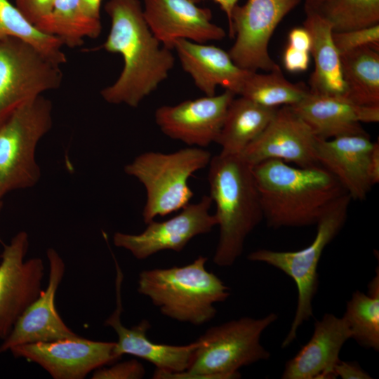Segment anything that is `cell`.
Returning a JSON list of instances; mask_svg holds the SVG:
<instances>
[{"label":"cell","instance_id":"obj_1","mask_svg":"<svg viewBox=\"0 0 379 379\" xmlns=\"http://www.w3.org/2000/svg\"><path fill=\"white\" fill-rule=\"evenodd\" d=\"M105 9L111 27L102 48L120 54L124 67L100 94L109 104L137 107L168 77L175 57L149 29L139 0H109Z\"/></svg>","mask_w":379,"mask_h":379},{"label":"cell","instance_id":"obj_2","mask_svg":"<svg viewBox=\"0 0 379 379\" xmlns=\"http://www.w3.org/2000/svg\"><path fill=\"white\" fill-rule=\"evenodd\" d=\"M252 169L263 218L274 229L316 225L327 208L347 194L320 165L295 167L267 160Z\"/></svg>","mask_w":379,"mask_h":379},{"label":"cell","instance_id":"obj_3","mask_svg":"<svg viewBox=\"0 0 379 379\" xmlns=\"http://www.w3.org/2000/svg\"><path fill=\"white\" fill-rule=\"evenodd\" d=\"M208 180L220 235L213 255L220 267L232 266L243 253L248 234L263 218L253 166L241 155L211 157Z\"/></svg>","mask_w":379,"mask_h":379},{"label":"cell","instance_id":"obj_4","mask_svg":"<svg viewBox=\"0 0 379 379\" xmlns=\"http://www.w3.org/2000/svg\"><path fill=\"white\" fill-rule=\"evenodd\" d=\"M207 260L199 255L185 266L143 270L138 291L167 317L195 326L206 324L216 314L214 305L230 295V288L206 268Z\"/></svg>","mask_w":379,"mask_h":379},{"label":"cell","instance_id":"obj_5","mask_svg":"<svg viewBox=\"0 0 379 379\" xmlns=\"http://www.w3.org/2000/svg\"><path fill=\"white\" fill-rule=\"evenodd\" d=\"M277 318V314L271 312L262 318L244 317L212 326L197 340L199 345L186 371L169 372L156 369L152 378H240V368L270 357L260 338Z\"/></svg>","mask_w":379,"mask_h":379},{"label":"cell","instance_id":"obj_6","mask_svg":"<svg viewBox=\"0 0 379 379\" xmlns=\"http://www.w3.org/2000/svg\"><path fill=\"white\" fill-rule=\"evenodd\" d=\"M211 157V153L201 147H188L171 153L145 152L126 164L125 173L136 178L146 190L142 212L145 223L189 204L194 193L188 179L206 168Z\"/></svg>","mask_w":379,"mask_h":379},{"label":"cell","instance_id":"obj_7","mask_svg":"<svg viewBox=\"0 0 379 379\" xmlns=\"http://www.w3.org/2000/svg\"><path fill=\"white\" fill-rule=\"evenodd\" d=\"M351 199L347 194H344L327 208L316 224L314 240L305 248L295 251L262 248L251 252L247 257L251 261L263 262L282 271L296 285V310L290 329L282 342V348L295 340L300 326L313 316L312 302L319 285V262L325 248L343 228Z\"/></svg>","mask_w":379,"mask_h":379},{"label":"cell","instance_id":"obj_8","mask_svg":"<svg viewBox=\"0 0 379 379\" xmlns=\"http://www.w3.org/2000/svg\"><path fill=\"white\" fill-rule=\"evenodd\" d=\"M52 103L40 95L15 109L0 124V200L40 180L37 145L53 124Z\"/></svg>","mask_w":379,"mask_h":379},{"label":"cell","instance_id":"obj_9","mask_svg":"<svg viewBox=\"0 0 379 379\" xmlns=\"http://www.w3.org/2000/svg\"><path fill=\"white\" fill-rule=\"evenodd\" d=\"M60 66L15 37L0 41V124L18 107L60 88Z\"/></svg>","mask_w":379,"mask_h":379},{"label":"cell","instance_id":"obj_10","mask_svg":"<svg viewBox=\"0 0 379 379\" xmlns=\"http://www.w3.org/2000/svg\"><path fill=\"white\" fill-rule=\"evenodd\" d=\"M300 0H248L237 4L228 23L229 34L235 41L228 52L240 68L270 72L278 65L270 58V38L282 19Z\"/></svg>","mask_w":379,"mask_h":379},{"label":"cell","instance_id":"obj_11","mask_svg":"<svg viewBox=\"0 0 379 379\" xmlns=\"http://www.w3.org/2000/svg\"><path fill=\"white\" fill-rule=\"evenodd\" d=\"M29 237L17 233L0 255V339L11 332L24 311L39 297L44 276V264L39 258L25 260Z\"/></svg>","mask_w":379,"mask_h":379},{"label":"cell","instance_id":"obj_12","mask_svg":"<svg viewBox=\"0 0 379 379\" xmlns=\"http://www.w3.org/2000/svg\"><path fill=\"white\" fill-rule=\"evenodd\" d=\"M212 203L209 195H204L197 203L187 204L168 220L151 221L140 234L115 232L113 243L138 260L166 250L180 252L194 237L210 232L217 225L215 215L209 213Z\"/></svg>","mask_w":379,"mask_h":379},{"label":"cell","instance_id":"obj_13","mask_svg":"<svg viewBox=\"0 0 379 379\" xmlns=\"http://www.w3.org/2000/svg\"><path fill=\"white\" fill-rule=\"evenodd\" d=\"M115 342L95 341L76 335L49 342L13 347L15 357L37 364L55 379H83L117 359Z\"/></svg>","mask_w":379,"mask_h":379},{"label":"cell","instance_id":"obj_14","mask_svg":"<svg viewBox=\"0 0 379 379\" xmlns=\"http://www.w3.org/2000/svg\"><path fill=\"white\" fill-rule=\"evenodd\" d=\"M236 95L229 91L175 105H163L154 113L155 123L168 138L190 147H206L215 142L230 104Z\"/></svg>","mask_w":379,"mask_h":379},{"label":"cell","instance_id":"obj_15","mask_svg":"<svg viewBox=\"0 0 379 379\" xmlns=\"http://www.w3.org/2000/svg\"><path fill=\"white\" fill-rule=\"evenodd\" d=\"M317 138L291 106H282L241 156L252 166L267 160L300 167L316 166L319 165L315 156Z\"/></svg>","mask_w":379,"mask_h":379},{"label":"cell","instance_id":"obj_16","mask_svg":"<svg viewBox=\"0 0 379 379\" xmlns=\"http://www.w3.org/2000/svg\"><path fill=\"white\" fill-rule=\"evenodd\" d=\"M145 21L161 45L170 50L175 41L205 44L219 41L225 30L211 22L212 13L199 6L202 0H142Z\"/></svg>","mask_w":379,"mask_h":379},{"label":"cell","instance_id":"obj_17","mask_svg":"<svg viewBox=\"0 0 379 379\" xmlns=\"http://www.w3.org/2000/svg\"><path fill=\"white\" fill-rule=\"evenodd\" d=\"M46 256L49 264L48 285L18 318L0 345V353L24 344L49 342L77 335L65 324L55 307V295L65 274V264L54 248H48Z\"/></svg>","mask_w":379,"mask_h":379},{"label":"cell","instance_id":"obj_18","mask_svg":"<svg viewBox=\"0 0 379 379\" xmlns=\"http://www.w3.org/2000/svg\"><path fill=\"white\" fill-rule=\"evenodd\" d=\"M115 265L116 307L105 321V325L112 328L118 337L114 349V355L117 359L126 354L133 355L149 361L159 370L169 372L186 371L199 345L197 340L185 345L159 344L151 341L147 337V332L150 328L147 320H142L131 328H127L122 324L121 286L124 276L116 260Z\"/></svg>","mask_w":379,"mask_h":379},{"label":"cell","instance_id":"obj_19","mask_svg":"<svg viewBox=\"0 0 379 379\" xmlns=\"http://www.w3.org/2000/svg\"><path fill=\"white\" fill-rule=\"evenodd\" d=\"M291 107L320 139L366 135L361 123L379 121V105H359L343 96L309 91L302 100Z\"/></svg>","mask_w":379,"mask_h":379},{"label":"cell","instance_id":"obj_20","mask_svg":"<svg viewBox=\"0 0 379 379\" xmlns=\"http://www.w3.org/2000/svg\"><path fill=\"white\" fill-rule=\"evenodd\" d=\"M373 145L368 134L331 139L317 138L316 159L352 199L364 201L373 187L368 175V161Z\"/></svg>","mask_w":379,"mask_h":379},{"label":"cell","instance_id":"obj_21","mask_svg":"<svg viewBox=\"0 0 379 379\" xmlns=\"http://www.w3.org/2000/svg\"><path fill=\"white\" fill-rule=\"evenodd\" d=\"M350 338V331L343 317L324 314L315 321L309 341L286 361L281 378H335L333 369L340 360V350Z\"/></svg>","mask_w":379,"mask_h":379},{"label":"cell","instance_id":"obj_22","mask_svg":"<svg viewBox=\"0 0 379 379\" xmlns=\"http://www.w3.org/2000/svg\"><path fill=\"white\" fill-rule=\"evenodd\" d=\"M173 49L183 70L206 95H215L218 86L239 95L249 71L238 67L228 53L213 45L186 39L175 41Z\"/></svg>","mask_w":379,"mask_h":379},{"label":"cell","instance_id":"obj_23","mask_svg":"<svg viewBox=\"0 0 379 379\" xmlns=\"http://www.w3.org/2000/svg\"><path fill=\"white\" fill-rule=\"evenodd\" d=\"M306 19L303 27L311 36L310 54L314 69L309 79V91L312 93L344 97L340 55L333 39L331 24L318 11L305 8Z\"/></svg>","mask_w":379,"mask_h":379},{"label":"cell","instance_id":"obj_24","mask_svg":"<svg viewBox=\"0 0 379 379\" xmlns=\"http://www.w3.org/2000/svg\"><path fill=\"white\" fill-rule=\"evenodd\" d=\"M278 108L260 105L244 97L234 98L216 140L220 153L241 155L266 128Z\"/></svg>","mask_w":379,"mask_h":379},{"label":"cell","instance_id":"obj_25","mask_svg":"<svg viewBox=\"0 0 379 379\" xmlns=\"http://www.w3.org/2000/svg\"><path fill=\"white\" fill-rule=\"evenodd\" d=\"M344 98L364 106L379 105V53L364 46L340 54Z\"/></svg>","mask_w":379,"mask_h":379},{"label":"cell","instance_id":"obj_26","mask_svg":"<svg viewBox=\"0 0 379 379\" xmlns=\"http://www.w3.org/2000/svg\"><path fill=\"white\" fill-rule=\"evenodd\" d=\"M36 27L69 48L81 46L86 37L97 38L102 30L100 20L84 13L81 0H55L50 15Z\"/></svg>","mask_w":379,"mask_h":379},{"label":"cell","instance_id":"obj_27","mask_svg":"<svg viewBox=\"0 0 379 379\" xmlns=\"http://www.w3.org/2000/svg\"><path fill=\"white\" fill-rule=\"evenodd\" d=\"M351 338L366 349L379 350V272L368 285L367 294L354 291L342 317Z\"/></svg>","mask_w":379,"mask_h":379},{"label":"cell","instance_id":"obj_28","mask_svg":"<svg viewBox=\"0 0 379 379\" xmlns=\"http://www.w3.org/2000/svg\"><path fill=\"white\" fill-rule=\"evenodd\" d=\"M267 72L249 71L239 95L263 107L279 108L299 102L310 91L304 84L287 80L279 65Z\"/></svg>","mask_w":379,"mask_h":379},{"label":"cell","instance_id":"obj_29","mask_svg":"<svg viewBox=\"0 0 379 379\" xmlns=\"http://www.w3.org/2000/svg\"><path fill=\"white\" fill-rule=\"evenodd\" d=\"M6 37H15L31 44L59 66L67 61L58 38L40 31L9 0H0V41Z\"/></svg>","mask_w":379,"mask_h":379},{"label":"cell","instance_id":"obj_30","mask_svg":"<svg viewBox=\"0 0 379 379\" xmlns=\"http://www.w3.org/2000/svg\"><path fill=\"white\" fill-rule=\"evenodd\" d=\"M312 9L331 24L333 32L379 25V0H328Z\"/></svg>","mask_w":379,"mask_h":379},{"label":"cell","instance_id":"obj_31","mask_svg":"<svg viewBox=\"0 0 379 379\" xmlns=\"http://www.w3.org/2000/svg\"><path fill=\"white\" fill-rule=\"evenodd\" d=\"M333 39L340 55L364 46L378 51L379 25L345 32H333Z\"/></svg>","mask_w":379,"mask_h":379},{"label":"cell","instance_id":"obj_32","mask_svg":"<svg viewBox=\"0 0 379 379\" xmlns=\"http://www.w3.org/2000/svg\"><path fill=\"white\" fill-rule=\"evenodd\" d=\"M145 370L142 364L133 359L102 366L93 371V379H139L144 377Z\"/></svg>","mask_w":379,"mask_h":379},{"label":"cell","instance_id":"obj_33","mask_svg":"<svg viewBox=\"0 0 379 379\" xmlns=\"http://www.w3.org/2000/svg\"><path fill=\"white\" fill-rule=\"evenodd\" d=\"M15 6L35 26L51 13L55 0H15Z\"/></svg>","mask_w":379,"mask_h":379},{"label":"cell","instance_id":"obj_34","mask_svg":"<svg viewBox=\"0 0 379 379\" xmlns=\"http://www.w3.org/2000/svg\"><path fill=\"white\" fill-rule=\"evenodd\" d=\"M309 52L300 51L289 46L283 55V62L286 69L291 72L305 71L310 63Z\"/></svg>","mask_w":379,"mask_h":379},{"label":"cell","instance_id":"obj_35","mask_svg":"<svg viewBox=\"0 0 379 379\" xmlns=\"http://www.w3.org/2000/svg\"><path fill=\"white\" fill-rule=\"evenodd\" d=\"M333 373L335 377L343 379H370L371 376L356 361H345L340 359L335 364Z\"/></svg>","mask_w":379,"mask_h":379},{"label":"cell","instance_id":"obj_36","mask_svg":"<svg viewBox=\"0 0 379 379\" xmlns=\"http://www.w3.org/2000/svg\"><path fill=\"white\" fill-rule=\"evenodd\" d=\"M311 44L310 34L305 27H295L290 31L288 34L289 46L310 53Z\"/></svg>","mask_w":379,"mask_h":379},{"label":"cell","instance_id":"obj_37","mask_svg":"<svg viewBox=\"0 0 379 379\" xmlns=\"http://www.w3.org/2000/svg\"><path fill=\"white\" fill-rule=\"evenodd\" d=\"M368 175L372 186L379 182V143L373 142L368 161Z\"/></svg>","mask_w":379,"mask_h":379},{"label":"cell","instance_id":"obj_38","mask_svg":"<svg viewBox=\"0 0 379 379\" xmlns=\"http://www.w3.org/2000/svg\"><path fill=\"white\" fill-rule=\"evenodd\" d=\"M102 0H81L84 13L93 20H100V5Z\"/></svg>","mask_w":379,"mask_h":379},{"label":"cell","instance_id":"obj_39","mask_svg":"<svg viewBox=\"0 0 379 379\" xmlns=\"http://www.w3.org/2000/svg\"><path fill=\"white\" fill-rule=\"evenodd\" d=\"M218 4L221 9L225 13L228 23L230 21L231 14L234 7L237 4L238 0H213Z\"/></svg>","mask_w":379,"mask_h":379},{"label":"cell","instance_id":"obj_40","mask_svg":"<svg viewBox=\"0 0 379 379\" xmlns=\"http://www.w3.org/2000/svg\"><path fill=\"white\" fill-rule=\"evenodd\" d=\"M328 0H305V8H317Z\"/></svg>","mask_w":379,"mask_h":379},{"label":"cell","instance_id":"obj_41","mask_svg":"<svg viewBox=\"0 0 379 379\" xmlns=\"http://www.w3.org/2000/svg\"><path fill=\"white\" fill-rule=\"evenodd\" d=\"M2 208H3V201L0 200V213H1Z\"/></svg>","mask_w":379,"mask_h":379}]
</instances>
